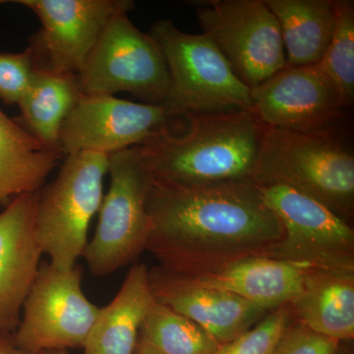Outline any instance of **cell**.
<instances>
[{
	"mask_svg": "<svg viewBox=\"0 0 354 354\" xmlns=\"http://www.w3.org/2000/svg\"><path fill=\"white\" fill-rule=\"evenodd\" d=\"M291 321L337 341L354 337V272L316 269L290 304Z\"/></svg>",
	"mask_w": 354,
	"mask_h": 354,
	"instance_id": "obj_18",
	"label": "cell"
},
{
	"mask_svg": "<svg viewBox=\"0 0 354 354\" xmlns=\"http://www.w3.org/2000/svg\"><path fill=\"white\" fill-rule=\"evenodd\" d=\"M155 302L148 268L132 266L111 304L100 309L84 354H135L142 324Z\"/></svg>",
	"mask_w": 354,
	"mask_h": 354,
	"instance_id": "obj_17",
	"label": "cell"
},
{
	"mask_svg": "<svg viewBox=\"0 0 354 354\" xmlns=\"http://www.w3.org/2000/svg\"><path fill=\"white\" fill-rule=\"evenodd\" d=\"M109 156H66L57 176L38 191L35 230L43 254L59 270L75 267L88 244L91 221L99 213Z\"/></svg>",
	"mask_w": 354,
	"mask_h": 354,
	"instance_id": "obj_5",
	"label": "cell"
},
{
	"mask_svg": "<svg viewBox=\"0 0 354 354\" xmlns=\"http://www.w3.org/2000/svg\"><path fill=\"white\" fill-rule=\"evenodd\" d=\"M149 279L156 302L196 323L220 344L232 342L267 316L268 311L239 295L198 285L162 267L150 270Z\"/></svg>",
	"mask_w": 354,
	"mask_h": 354,
	"instance_id": "obj_14",
	"label": "cell"
},
{
	"mask_svg": "<svg viewBox=\"0 0 354 354\" xmlns=\"http://www.w3.org/2000/svg\"><path fill=\"white\" fill-rule=\"evenodd\" d=\"M82 277L79 266L59 270L41 262L13 333L20 348L39 354L84 348L101 308L84 293Z\"/></svg>",
	"mask_w": 354,
	"mask_h": 354,
	"instance_id": "obj_9",
	"label": "cell"
},
{
	"mask_svg": "<svg viewBox=\"0 0 354 354\" xmlns=\"http://www.w3.org/2000/svg\"><path fill=\"white\" fill-rule=\"evenodd\" d=\"M316 269L292 261L252 257L212 274L183 277L198 285L234 293L266 311H274L290 304Z\"/></svg>",
	"mask_w": 354,
	"mask_h": 354,
	"instance_id": "obj_16",
	"label": "cell"
},
{
	"mask_svg": "<svg viewBox=\"0 0 354 354\" xmlns=\"http://www.w3.org/2000/svg\"><path fill=\"white\" fill-rule=\"evenodd\" d=\"M38 17L41 29L30 39L41 71L76 75L97 39L116 14L134 8L132 0H6Z\"/></svg>",
	"mask_w": 354,
	"mask_h": 354,
	"instance_id": "obj_13",
	"label": "cell"
},
{
	"mask_svg": "<svg viewBox=\"0 0 354 354\" xmlns=\"http://www.w3.org/2000/svg\"><path fill=\"white\" fill-rule=\"evenodd\" d=\"M256 185L283 227V241L272 258L330 271L354 272L351 223L322 203L283 184Z\"/></svg>",
	"mask_w": 354,
	"mask_h": 354,
	"instance_id": "obj_11",
	"label": "cell"
},
{
	"mask_svg": "<svg viewBox=\"0 0 354 354\" xmlns=\"http://www.w3.org/2000/svg\"><path fill=\"white\" fill-rule=\"evenodd\" d=\"M220 346L196 323L155 302L142 324L135 354H214Z\"/></svg>",
	"mask_w": 354,
	"mask_h": 354,
	"instance_id": "obj_22",
	"label": "cell"
},
{
	"mask_svg": "<svg viewBox=\"0 0 354 354\" xmlns=\"http://www.w3.org/2000/svg\"><path fill=\"white\" fill-rule=\"evenodd\" d=\"M39 71L31 48L0 53V101L18 106Z\"/></svg>",
	"mask_w": 354,
	"mask_h": 354,
	"instance_id": "obj_25",
	"label": "cell"
},
{
	"mask_svg": "<svg viewBox=\"0 0 354 354\" xmlns=\"http://www.w3.org/2000/svg\"><path fill=\"white\" fill-rule=\"evenodd\" d=\"M291 320L288 304L274 310L250 330L221 344L214 354H272L279 337Z\"/></svg>",
	"mask_w": 354,
	"mask_h": 354,
	"instance_id": "obj_24",
	"label": "cell"
},
{
	"mask_svg": "<svg viewBox=\"0 0 354 354\" xmlns=\"http://www.w3.org/2000/svg\"><path fill=\"white\" fill-rule=\"evenodd\" d=\"M62 158L0 109V202L38 192Z\"/></svg>",
	"mask_w": 354,
	"mask_h": 354,
	"instance_id": "obj_21",
	"label": "cell"
},
{
	"mask_svg": "<svg viewBox=\"0 0 354 354\" xmlns=\"http://www.w3.org/2000/svg\"><path fill=\"white\" fill-rule=\"evenodd\" d=\"M196 7L203 34L236 76L255 88L288 66L278 21L265 0H201Z\"/></svg>",
	"mask_w": 354,
	"mask_h": 354,
	"instance_id": "obj_8",
	"label": "cell"
},
{
	"mask_svg": "<svg viewBox=\"0 0 354 354\" xmlns=\"http://www.w3.org/2000/svg\"><path fill=\"white\" fill-rule=\"evenodd\" d=\"M77 80L83 95L128 93L153 104H164L169 88L160 46L133 24L128 12L109 20Z\"/></svg>",
	"mask_w": 354,
	"mask_h": 354,
	"instance_id": "obj_7",
	"label": "cell"
},
{
	"mask_svg": "<svg viewBox=\"0 0 354 354\" xmlns=\"http://www.w3.org/2000/svg\"><path fill=\"white\" fill-rule=\"evenodd\" d=\"M146 250L174 274H212L247 258L272 257L283 227L253 181L204 186L156 183L147 198Z\"/></svg>",
	"mask_w": 354,
	"mask_h": 354,
	"instance_id": "obj_1",
	"label": "cell"
},
{
	"mask_svg": "<svg viewBox=\"0 0 354 354\" xmlns=\"http://www.w3.org/2000/svg\"><path fill=\"white\" fill-rule=\"evenodd\" d=\"M253 183L283 184L322 203L351 223L354 215L351 134H301L268 127Z\"/></svg>",
	"mask_w": 354,
	"mask_h": 354,
	"instance_id": "obj_3",
	"label": "cell"
},
{
	"mask_svg": "<svg viewBox=\"0 0 354 354\" xmlns=\"http://www.w3.org/2000/svg\"><path fill=\"white\" fill-rule=\"evenodd\" d=\"M184 121L164 104L82 95L62 127L60 151L64 158L77 153L111 156L177 131Z\"/></svg>",
	"mask_w": 354,
	"mask_h": 354,
	"instance_id": "obj_10",
	"label": "cell"
},
{
	"mask_svg": "<svg viewBox=\"0 0 354 354\" xmlns=\"http://www.w3.org/2000/svg\"><path fill=\"white\" fill-rule=\"evenodd\" d=\"M337 354H353V351L348 346H342V342L339 344V349H337Z\"/></svg>",
	"mask_w": 354,
	"mask_h": 354,
	"instance_id": "obj_28",
	"label": "cell"
},
{
	"mask_svg": "<svg viewBox=\"0 0 354 354\" xmlns=\"http://www.w3.org/2000/svg\"><path fill=\"white\" fill-rule=\"evenodd\" d=\"M266 127L312 135L351 134V108L318 64L288 67L251 88Z\"/></svg>",
	"mask_w": 354,
	"mask_h": 354,
	"instance_id": "obj_12",
	"label": "cell"
},
{
	"mask_svg": "<svg viewBox=\"0 0 354 354\" xmlns=\"http://www.w3.org/2000/svg\"><path fill=\"white\" fill-rule=\"evenodd\" d=\"M281 30L288 67L318 64L335 25V0H265Z\"/></svg>",
	"mask_w": 354,
	"mask_h": 354,
	"instance_id": "obj_19",
	"label": "cell"
},
{
	"mask_svg": "<svg viewBox=\"0 0 354 354\" xmlns=\"http://www.w3.org/2000/svg\"><path fill=\"white\" fill-rule=\"evenodd\" d=\"M148 34L164 55L169 75L164 106L176 115L252 111L251 88L208 37L180 31L165 19L156 21Z\"/></svg>",
	"mask_w": 354,
	"mask_h": 354,
	"instance_id": "obj_4",
	"label": "cell"
},
{
	"mask_svg": "<svg viewBox=\"0 0 354 354\" xmlns=\"http://www.w3.org/2000/svg\"><path fill=\"white\" fill-rule=\"evenodd\" d=\"M341 342L291 321L279 337L272 354H337Z\"/></svg>",
	"mask_w": 354,
	"mask_h": 354,
	"instance_id": "obj_26",
	"label": "cell"
},
{
	"mask_svg": "<svg viewBox=\"0 0 354 354\" xmlns=\"http://www.w3.org/2000/svg\"><path fill=\"white\" fill-rule=\"evenodd\" d=\"M0 354H32L20 348L14 341L13 334L0 333Z\"/></svg>",
	"mask_w": 354,
	"mask_h": 354,
	"instance_id": "obj_27",
	"label": "cell"
},
{
	"mask_svg": "<svg viewBox=\"0 0 354 354\" xmlns=\"http://www.w3.org/2000/svg\"><path fill=\"white\" fill-rule=\"evenodd\" d=\"M38 192L13 198L0 214V333L13 334L44 255L35 230Z\"/></svg>",
	"mask_w": 354,
	"mask_h": 354,
	"instance_id": "obj_15",
	"label": "cell"
},
{
	"mask_svg": "<svg viewBox=\"0 0 354 354\" xmlns=\"http://www.w3.org/2000/svg\"><path fill=\"white\" fill-rule=\"evenodd\" d=\"M39 354H70L68 351H44V353Z\"/></svg>",
	"mask_w": 354,
	"mask_h": 354,
	"instance_id": "obj_29",
	"label": "cell"
},
{
	"mask_svg": "<svg viewBox=\"0 0 354 354\" xmlns=\"http://www.w3.org/2000/svg\"><path fill=\"white\" fill-rule=\"evenodd\" d=\"M108 192L82 257L95 277L113 274L146 250L150 234L147 198L153 178L139 146L109 156Z\"/></svg>",
	"mask_w": 354,
	"mask_h": 354,
	"instance_id": "obj_6",
	"label": "cell"
},
{
	"mask_svg": "<svg viewBox=\"0 0 354 354\" xmlns=\"http://www.w3.org/2000/svg\"><path fill=\"white\" fill-rule=\"evenodd\" d=\"M335 25L328 50L318 65L337 88L342 102L354 101V1L335 0Z\"/></svg>",
	"mask_w": 354,
	"mask_h": 354,
	"instance_id": "obj_23",
	"label": "cell"
},
{
	"mask_svg": "<svg viewBox=\"0 0 354 354\" xmlns=\"http://www.w3.org/2000/svg\"><path fill=\"white\" fill-rule=\"evenodd\" d=\"M177 131L139 146L156 183L253 181L267 127L251 109L188 114Z\"/></svg>",
	"mask_w": 354,
	"mask_h": 354,
	"instance_id": "obj_2",
	"label": "cell"
},
{
	"mask_svg": "<svg viewBox=\"0 0 354 354\" xmlns=\"http://www.w3.org/2000/svg\"><path fill=\"white\" fill-rule=\"evenodd\" d=\"M82 95L76 75L39 70L18 104L20 115L14 120L44 149L62 156L60 133Z\"/></svg>",
	"mask_w": 354,
	"mask_h": 354,
	"instance_id": "obj_20",
	"label": "cell"
}]
</instances>
